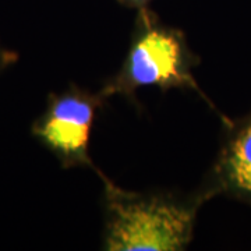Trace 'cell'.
Listing matches in <instances>:
<instances>
[{"label": "cell", "mask_w": 251, "mask_h": 251, "mask_svg": "<svg viewBox=\"0 0 251 251\" xmlns=\"http://www.w3.org/2000/svg\"><path fill=\"white\" fill-rule=\"evenodd\" d=\"M105 251H181L190 247L200 208L206 201L198 190L134 191L117 186L102 172Z\"/></svg>", "instance_id": "obj_1"}, {"label": "cell", "mask_w": 251, "mask_h": 251, "mask_svg": "<svg viewBox=\"0 0 251 251\" xmlns=\"http://www.w3.org/2000/svg\"><path fill=\"white\" fill-rule=\"evenodd\" d=\"M200 63L180 28L163 23L150 6L143 7L135 13L125 60L99 91L106 99L123 97L133 105H138L137 91L141 88L191 91L226 123L229 117L218 110L196 80L193 72Z\"/></svg>", "instance_id": "obj_2"}, {"label": "cell", "mask_w": 251, "mask_h": 251, "mask_svg": "<svg viewBox=\"0 0 251 251\" xmlns=\"http://www.w3.org/2000/svg\"><path fill=\"white\" fill-rule=\"evenodd\" d=\"M106 100L100 91L92 92L74 84L50 92L44 110L31 125V135L53 155L63 169L87 168L99 176L102 171L90 153L91 134Z\"/></svg>", "instance_id": "obj_3"}, {"label": "cell", "mask_w": 251, "mask_h": 251, "mask_svg": "<svg viewBox=\"0 0 251 251\" xmlns=\"http://www.w3.org/2000/svg\"><path fill=\"white\" fill-rule=\"evenodd\" d=\"M197 190L205 201L225 196L251 206V109L222 123L219 150Z\"/></svg>", "instance_id": "obj_4"}, {"label": "cell", "mask_w": 251, "mask_h": 251, "mask_svg": "<svg viewBox=\"0 0 251 251\" xmlns=\"http://www.w3.org/2000/svg\"><path fill=\"white\" fill-rule=\"evenodd\" d=\"M20 56L16 50L10 49L0 41V74L6 72L11 66H14L18 62Z\"/></svg>", "instance_id": "obj_5"}, {"label": "cell", "mask_w": 251, "mask_h": 251, "mask_svg": "<svg viewBox=\"0 0 251 251\" xmlns=\"http://www.w3.org/2000/svg\"><path fill=\"white\" fill-rule=\"evenodd\" d=\"M117 1L127 9H134L137 11L143 7H148L152 0H117Z\"/></svg>", "instance_id": "obj_6"}]
</instances>
